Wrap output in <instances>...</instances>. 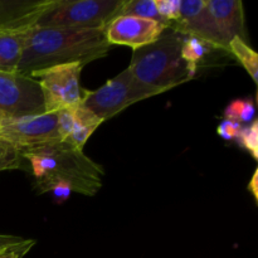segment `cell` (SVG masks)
<instances>
[{"instance_id": "6da1fadb", "label": "cell", "mask_w": 258, "mask_h": 258, "mask_svg": "<svg viewBox=\"0 0 258 258\" xmlns=\"http://www.w3.org/2000/svg\"><path fill=\"white\" fill-rule=\"evenodd\" d=\"M20 154L23 161L29 164L34 185L40 193L68 189L93 197L102 188L105 169L67 141L22 149Z\"/></svg>"}, {"instance_id": "7a4b0ae2", "label": "cell", "mask_w": 258, "mask_h": 258, "mask_svg": "<svg viewBox=\"0 0 258 258\" xmlns=\"http://www.w3.org/2000/svg\"><path fill=\"white\" fill-rule=\"evenodd\" d=\"M111 45L103 29L40 28L29 30L17 72L30 76L44 68L67 63H87L108 54Z\"/></svg>"}, {"instance_id": "3957f363", "label": "cell", "mask_w": 258, "mask_h": 258, "mask_svg": "<svg viewBox=\"0 0 258 258\" xmlns=\"http://www.w3.org/2000/svg\"><path fill=\"white\" fill-rule=\"evenodd\" d=\"M183 38L168 28L156 42L134 50L128 71L141 83L161 93L190 81L197 72L181 58Z\"/></svg>"}, {"instance_id": "277c9868", "label": "cell", "mask_w": 258, "mask_h": 258, "mask_svg": "<svg viewBox=\"0 0 258 258\" xmlns=\"http://www.w3.org/2000/svg\"><path fill=\"white\" fill-rule=\"evenodd\" d=\"M170 29L199 38L214 49L228 50L233 38L246 40L243 3L241 0H206L198 15L171 25Z\"/></svg>"}, {"instance_id": "5b68a950", "label": "cell", "mask_w": 258, "mask_h": 258, "mask_svg": "<svg viewBox=\"0 0 258 258\" xmlns=\"http://www.w3.org/2000/svg\"><path fill=\"white\" fill-rule=\"evenodd\" d=\"M126 0H50L35 27L105 29Z\"/></svg>"}, {"instance_id": "8992f818", "label": "cell", "mask_w": 258, "mask_h": 258, "mask_svg": "<svg viewBox=\"0 0 258 258\" xmlns=\"http://www.w3.org/2000/svg\"><path fill=\"white\" fill-rule=\"evenodd\" d=\"M159 93H161L159 90L136 80L128 68H126L97 90L86 91L81 105L102 121H106L133 103L154 97Z\"/></svg>"}, {"instance_id": "52a82bcc", "label": "cell", "mask_w": 258, "mask_h": 258, "mask_svg": "<svg viewBox=\"0 0 258 258\" xmlns=\"http://www.w3.org/2000/svg\"><path fill=\"white\" fill-rule=\"evenodd\" d=\"M85 64L67 63L33 72L29 77L39 85L45 112H59L81 105L86 90L81 87Z\"/></svg>"}, {"instance_id": "ba28073f", "label": "cell", "mask_w": 258, "mask_h": 258, "mask_svg": "<svg viewBox=\"0 0 258 258\" xmlns=\"http://www.w3.org/2000/svg\"><path fill=\"white\" fill-rule=\"evenodd\" d=\"M0 112L8 117L44 113L39 85L29 76L0 71Z\"/></svg>"}, {"instance_id": "9c48e42d", "label": "cell", "mask_w": 258, "mask_h": 258, "mask_svg": "<svg viewBox=\"0 0 258 258\" xmlns=\"http://www.w3.org/2000/svg\"><path fill=\"white\" fill-rule=\"evenodd\" d=\"M0 139L8 141L19 150L43 144L62 141L58 134V113L24 117H5L0 126Z\"/></svg>"}, {"instance_id": "30bf717a", "label": "cell", "mask_w": 258, "mask_h": 258, "mask_svg": "<svg viewBox=\"0 0 258 258\" xmlns=\"http://www.w3.org/2000/svg\"><path fill=\"white\" fill-rule=\"evenodd\" d=\"M168 29L163 23L151 19L133 17V15H117L106 28L105 38L110 45H127L134 50L156 42Z\"/></svg>"}, {"instance_id": "8fae6325", "label": "cell", "mask_w": 258, "mask_h": 258, "mask_svg": "<svg viewBox=\"0 0 258 258\" xmlns=\"http://www.w3.org/2000/svg\"><path fill=\"white\" fill-rule=\"evenodd\" d=\"M32 28H0V71L17 72Z\"/></svg>"}, {"instance_id": "7c38bea8", "label": "cell", "mask_w": 258, "mask_h": 258, "mask_svg": "<svg viewBox=\"0 0 258 258\" xmlns=\"http://www.w3.org/2000/svg\"><path fill=\"white\" fill-rule=\"evenodd\" d=\"M102 122L103 121L100 117L93 115L85 106L78 105L75 108V122H73L72 133L64 141L75 146L76 149L83 150V146L86 145L88 139Z\"/></svg>"}, {"instance_id": "4fadbf2b", "label": "cell", "mask_w": 258, "mask_h": 258, "mask_svg": "<svg viewBox=\"0 0 258 258\" xmlns=\"http://www.w3.org/2000/svg\"><path fill=\"white\" fill-rule=\"evenodd\" d=\"M228 52H231L238 59L248 72L254 83L258 82V54L254 49H252L247 42L242 38L236 37L229 43Z\"/></svg>"}, {"instance_id": "5bb4252c", "label": "cell", "mask_w": 258, "mask_h": 258, "mask_svg": "<svg viewBox=\"0 0 258 258\" xmlns=\"http://www.w3.org/2000/svg\"><path fill=\"white\" fill-rule=\"evenodd\" d=\"M214 49L211 44H208L204 40L196 37H188L184 35L183 42H181V58L186 62V64L197 72L198 71V63Z\"/></svg>"}, {"instance_id": "9a60e30c", "label": "cell", "mask_w": 258, "mask_h": 258, "mask_svg": "<svg viewBox=\"0 0 258 258\" xmlns=\"http://www.w3.org/2000/svg\"><path fill=\"white\" fill-rule=\"evenodd\" d=\"M120 15H133V17L144 18V19H151L163 23L168 27L165 20L159 15L155 0H126Z\"/></svg>"}, {"instance_id": "2e32d148", "label": "cell", "mask_w": 258, "mask_h": 258, "mask_svg": "<svg viewBox=\"0 0 258 258\" xmlns=\"http://www.w3.org/2000/svg\"><path fill=\"white\" fill-rule=\"evenodd\" d=\"M224 120L236 121L239 123H251L256 120V108L251 100H234L224 110Z\"/></svg>"}, {"instance_id": "e0dca14e", "label": "cell", "mask_w": 258, "mask_h": 258, "mask_svg": "<svg viewBox=\"0 0 258 258\" xmlns=\"http://www.w3.org/2000/svg\"><path fill=\"white\" fill-rule=\"evenodd\" d=\"M23 159L20 150L8 141L0 139V173L22 168Z\"/></svg>"}, {"instance_id": "ac0fdd59", "label": "cell", "mask_w": 258, "mask_h": 258, "mask_svg": "<svg viewBox=\"0 0 258 258\" xmlns=\"http://www.w3.org/2000/svg\"><path fill=\"white\" fill-rule=\"evenodd\" d=\"M237 143L243 146L252 155L254 160H258V121L253 120L248 125L243 126L239 133Z\"/></svg>"}, {"instance_id": "d6986e66", "label": "cell", "mask_w": 258, "mask_h": 258, "mask_svg": "<svg viewBox=\"0 0 258 258\" xmlns=\"http://www.w3.org/2000/svg\"><path fill=\"white\" fill-rule=\"evenodd\" d=\"M158 13L168 27L175 24L180 19V0H155Z\"/></svg>"}, {"instance_id": "ffe728a7", "label": "cell", "mask_w": 258, "mask_h": 258, "mask_svg": "<svg viewBox=\"0 0 258 258\" xmlns=\"http://www.w3.org/2000/svg\"><path fill=\"white\" fill-rule=\"evenodd\" d=\"M75 108H67V110H62L57 112L58 134H59V138L62 141H64L72 133L73 122H75Z\"/></svg>"}, {"instance_id": "44dd1931", "label": "cell", "mask_w": 258, "mask_h": 258, "mask_svg": "<svg viewBox=\"0 0 258 258\" xmlns=\"http://www.w3.org/2000/svg\"><path fill=\"white\" fill-rule=\"evenodd\" d=\"M204 4L206 0H180V19L178 23L186 22L198 15L204 8Z\"/></svg>"}, {"instance_id": "7402d4cb", "label": "cell", "mask_w": 258, "mask_h": 258, "mask_svg": "<svg viewBox=\"0 0 258 258\" xmlns=\"http://www.w3.org/2000/svg\"><path fill=\"white\" fill-rule=\"evenodd\" d=\"M242 127H243V125L239 122H236V121L223 120L221 122V125L218 126V128H217V133L224 140L237 141Z\"/></svg>"}, {"instance_id": "603a6c76", "label": "cell", "mask_w": 258, "mask_h": 258, "mask_svg": "<svg viewBox=\"0 0 258 258\" xmlns=\"http://www.w3.org/2000/svg\"><path fill=\"white\" fill-rule=\"evenodd\" d=\"M27 241L28 239L18 236H12V234H0V254L4 253L8 249L22 246Z\"/></svg>"}, {"instance_id": "cb8c5ba5", "label": "cell", "mask_w": 258, "mask_h": 258, "mask_svg": "<svg viewBox=\"0 0 258 258\" xmlns=\"http://www.w3.org/2000/svg\"><path fill=\"white\" fill-rule=\"evenodd\" d=\"M34 244H35L34 239H28V241L25 242L24 244H22V246L5 251L4 253L0 254V258H23L28 253V252H29V249L32 248Z\"/></svg>"}, {"instance_id": "d4e9b609", "label": "cell", "mask_w": 258, "mask_h": 258, "mask_svg": "<svg viewBox=\"0 0 258 258\" xmlns=\"http://www.w3.org/2000/svg\"><path fill=\"white\" fill-rule=\"evenodd\" d=\"M248 190L251 191L252 196H253V198L258 201V170L256 169L253 173V175H252L251 178V181L248 183Z\"/></svg>"}, {"instance_id": "484cf974", "label": "cell", "mask_w": 258, "mask_h": 258, "mask_svg": "<svg viewBox=\"0 0 258 258\" xmlns=\"http://www.w3.org/2000/svg\"><path fill=\"white\" fill-rule=\"evenodd\" d=\"M5 117H7V115H4V113H2V112H0V126H2V122H3V120H4Z\"/></svg>"}]
</instances>
